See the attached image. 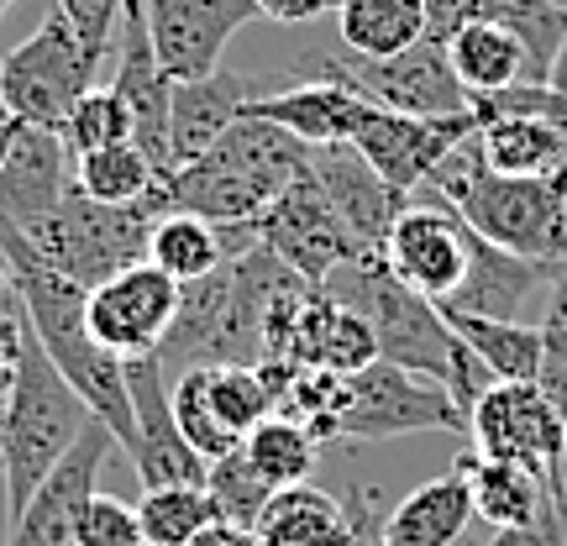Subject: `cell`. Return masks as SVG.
<instances>
[{
    "instance_id": "obj_31",
    "label": "cell",
    "mask_w": 567,
    "mask_h": 546,
    "mask_svg": "<svg viewBox=\"0 0 567 546\" xmlns=\"http://www.w3.org/2000/svg\"><path fill=\"white\" fill-rule=\"evenodd\" d=\"M226 258H231V247H226L221 226L200 222V216H184V210H168V216L153 222L147 264H158L168 279L195 284V279H205V274H216Z\"/></svg>"
},
{
    "instance_id": "obj_43",
    "label": "cell",
    "mask_w": 567,
    "mask_h": 546,
    "mask_svg": "<svg viewBox=\"0 0 567 546\" xmlns=\"http://www.w3.org/2000/svg\"><path fill=\"white\" fill-rule=\"evenodd\" d=\"M17 347H21V300L6 289V300H0V405H6L11 379H17Z\"/></svg>"
},
{
    "instance_id": "obj_3",
    "label": "cell",
    "mask_w": 567,
    "mask_h": 546,
    "mask_svg": "<svg viewBox=\"0 0 567 546\" xmlns=\"http://www.w3.org/2000/svg\"><path fill=\"white\" fill-rule=\"evenodd\" d=\"M305 168H310V147L300 137H289L274 122L243 116L226 126V137L210 153L174 168L158 184V205L163 216L184 210L210 226H252Z\"/></svg>"
},
{
    "instance_id": "obj_26",
    "label": "cell",
    "mask_w": 567,
    "mask_h": 546,
    "mask_svg": "<svg viewBox=\"0 0 567 546\" xmlns=\"http://www.w3.org/2000/svg\"><path fill=\"white\" fill-rule=\"evenodd\" d=\"M467 484H473V515L499 530L536 526L547 521L557 494L547 478H536L515 463H488V457H467Z\"/></svg>"
},
{
    "instance_id": "obj_22",
    "label": "cell",
    "mask_w": 567,
    "mask_h": 546,
    "mask_svg": "<svg viewBox=\"0 0 567 546\" xmlns=\"http://www.w3.org/2000/svg\"><path fill=\"white\" fill-rule=\"evenodd\" d=\"M373 105L363 95H352L347 84L337 80H300V84H279L258 101L247 105L243 116H258V122L284 126L289 137H300L305 147H331V142H352L358 126Z\"/></svg>"
},
{
    "instance_id": "obj_45",
    "label": "cell",
    "mask_w": 567,
    "mask_h": 546,
    "mask_svg": "<svg viewBox=\"0 0 567 546\" xmlns=\"http://www.w3.org/2000/svg\"><path fill=\"white\" fill-rule=\"evenodd\" d=\"M189 546H264L258 526H237V521H216V526H205L200 536Z\"/></svg>"
},
{
    "instance_id": "obj_25",
    "label": "cell",
    "mask_w": 567,
    "mask_h": 546,
    "mask_svg": "<svg viewBox=\"0 0 567 546\" xmlns=\"http://www.w3.org/2000/svg\"><path fill=\"white\" fill-rule=\"evenodd\" d=\"M467 521H473V484H467V457L446 467L442 478H425L410 488L400 505L384 515V546H457Z\"/></svg>"
},
{
    "instance_id": "obj_2",
    "label": "cell",
    "mask_w": 567,
    "mask_h": 546,
    "mask_svg": "<svg viewBox=\"0 0 567 546\" xmlns=\"http://www.w3.org/2000/svg\"><path fill=\"white\" fill-rule=\"evenodd\" d=\"M321 289L337 305L363 316L384 363L410 368V373H421V379H436L463 410H473L488 394L494 373L467 352V342L452 331V321H446L436 305L425 300V295H415L410 284L394 279V268L384 264V253H368V258L342 264Z\"/></svg>"
},
{
    "instance_id": "obj_39",
    "label": "cell",
    "mask_w": 567,
    "mask_h": 546,
    "mask_svg": "<svg viewBox=\"0 0 567 546\" xmlns=\"http://www.w3.org/2000/svg\"><path fill=\"white\" fill-rule=\"evenodd\" d=\"M74 546H147L137 521V505H126L116 494H90V505L80 515V530H74Z\"/></svg>"
},
{
    "instance_id": "obj_51",
    "label": "cell",
    "mask_w": 567,
    "mask_h": 546,
    "mask_svg": "<svg viewBox=\"0 0 567 546\" xmlns=\"http://www.w3.org/2000/svg\"><path fill=\"white\" fill-rule=\"evenodd\" d=\"M6 289H11V279H6V264H0V300H6Z\"/></svg>"
},
{
    "instance_id": "obj_41",
    "label": "cell",
    "mask_w": 567,
    "mask_h": 546,
    "mask_svg": "<svg viewBox=\"0 0 567 546\" xmlns=\"http://www.w3.org/2000/svg\"><path fill=\"white\" fill-rule=\"evenodd\" d=\"M542 342H547V358H542L536 384L547 389V400L567 415V295H551L547 316H542Z\"/></svg>"
},
{
    "instance_id": "obj_50",
    "label": "cell",
    "mask_w": 567,
    "mask_h": 546,
    "mask_svg": "<svg viewBox=\"0 0 567 546\" xmlns=\"http://www.w3.org/2000/svg\"><path fill=\"white\" fill-rule=\"evenodd\" d=\"M551 289H557V295H567V258L551 268Z\"/></svg>"
},
{
    "instance_id": "obj_1",
    "label": "cell",
    "mask_w": 567,
    "mask_h": 546,
    "mask_svg": "<svg viewBox=\"0 0 567 546\" xmlns=\"http://www.w3.org/2000/svg\"><path fill=\"white\" fill-rule=\"evenodd\" d=\"M0 264L11 279V295L21 300V316L32 326V337L42 342V352L53 358L69 384L80 389V400L90 405L95 421L111 425V436L122 452H132L137 442V421H132V394H126V363L111 358L84 321V295L74 279H63L53 264H42L38 247L21 237L11 222H0Z\"/></svg>"
},
{
    "instance_id": "obj_12",
    "label": "cell",
    "mask_w": 567,
    "mask_h": 546,
    "mask_svg": "<svg viewBox=\"0 0 567 546\" xmlns=\"http://www.w3.org/2000/svg\"><path fill=\"white\" fill-rule=\"evenodd\" d=\"M179 295L184 284L168 279L158 264H137L116 274V279L95 284L84 295V321H90V337L111 352V358H153L168 337V326L179 316Z\"/></svg>"
},
{
    "instance_id": "obj_8",
    "label": "cell",
    "mask_w": 567,
    "mask_h": 546,
    "mask_svg": "<svg viewBox=\"0 0 567 546\" xmlns=\"http://www.w3.org/2000/svg\"><path fill=\"white\" fill-rule=\"evenodd\" d=\"M316 80H337L352 95H363L379 111L394 116H463L473 111V95L463 90L457 69L446 59V42H415L394 59H358V53H326L316 59Z\"/></svg>"
},
{
    "instance_id": "obj_5",
    "label": "cell",
    "mask_w": 567,
    "mask_h": 546,
    "mask_svg": "<svg viewBox=\"0 0 567 546\" xmlns=\"http://www.w3.org/2000/svg\"><path fill=\"white\" fill-rule=\"evenodd\" d=\"M95 421L80 389L63 379L53 358L42 352L32 326L21 316V347H17V379L0 405V488H6V526L17 521L38 484L74 452L84 425Z\"/></svg>"
},
{
    "instance_id": "obj_32",
    "label": "cell",
    "mask_w": 567,
    "mask_h": 546,
    "mask_svg": "<svg viewBox=\"0 0 567 546\" xmlns=\"http://www.w3.org/2000/svg\"><path fill=\"white\" fill-rule=\"evenodd\" d=\"M74 184L101 205H142L158 195L163 174L137 142H116V147H101V153H80L74 158Z\"/></svg>"
},
{
    "instance_id": "obj_24",
    "label": "cell",
    "mask_w": 567,
    "mask_h": 546,
    "mask_svg": "<svg viewBox=\"0 0 567 546\" xmlns=\"http://www.w3.org/2000/svg\"><path fill=\"white\" fill-rule=\"evenodd\" d=\"M551 284L547 264H530L520 253L484 243L473 231V264H467L463 289L442 305V316H488V321H520V310L536 300V289Z\"/></svg>"
},
{
    "instance_id": "obj_49",
    "label": "cell",
    "mask_w": 567,
    "mask_h": 546,
    "mask_svg": "<svg viewBox=\"0 0 567 546\" xmlns=\"http://www.w3.org/2000/svg\"><path fill=\"white\" fill-rule=\"evenodd\" d=\"M11 137H17V122H0V163H6V147H11Z\"/></svg>"
},
{
    "instance_id": "obj_30",
    "label": "cell",
    "mask_w": 567,
    "mask_h": 546,
    "mask_svg": "<svg viewBox=\"0 0 567 546\" xmlns=\"http://www.w3.org/2000/svg\"><path fill=\"white\" fill-rule=\"evenodd\" d=\"M446 59H452V69H457V80H463L467 95H494V90H505V84L526 80V48H520L515 32L499 27V21H473V27H463L457 38L446 42Z\"/></svg>"
},
{
    "instance_id": "obj_21",
    "label": "cell",
    "mask_w": 567,
    "mask_h": 546,
    "mask_svg": "<svg viewBox=\"0 0 567 546\" xmlns=\"http://www.w3.org/2000/svg\"><path fill=\"white\" fill-rule=\"evenodd\" d=\"M258 95H268L252 74H205V80H179L168 90V163L184 168L200 153H210L226 137V126L243 122V111Z\"/></svg>"
},
{
    "instance_id": "obj_14",
    "label": "cell",
    "mask_w": 567,
    "mask_h": 546,
    "mask_svg": "<svg viewBox=\"0 0 567 546\" xmlns=\"http://www.w3.org/2000/svg\"><path fill=\"white\" fill-rule=\"evenodd\" d=\"M142 17H147L163 74L179 84L216 74L226 42L264 11L258 0H142Z\"/></svg>"
},
{
    "instance_id": "obj_16",
    "label": "cell",
    "mask_w": 567,
    "mask_h": 546,
    "mask_svg": "<svg viewBox=\"0 0 567 546\" xmlns=\"http://www.w3.org/2000/svg\"><path fill=\"white\" fill-rule=\"evenodd\" d=\"M478 122H473V111L463 116H394V111H368L363 126H358V137L352 147L368 158V168L389 184V189H400V195H415L425 179H431V168L457 147L463 137H473Z\"/></svg>"
},
{
    "instance_id": "obj_36",
    "label": "cell",
    "mask_w": 567,
    "mask_h": 546,
    "mask_svg": "<svg viewBox=\"0 0 567 546\" xmlns=\"http://www.w3.org/2000/svg\"><path fill=\"white\" fill-rule=\"evenodd\" d=\"M168 405H174V421H179L184 442L200 452L205 463H216L226 452H237V436L216 421V410H210V384H205V368H184L179 379H168Z\"/></svg>"
},
{
    "instance_id": "obj_52",
    "label": "cell",
    "mask_w": 567,
    "mask_h": 546,
    "mask_svg": "<svg viewBox=\"0 0 567 546\" xmlns=\"http://www.w3.org/2000/svg\"><path fill=\"white\" fill-rule=\"evenodd\" d=\"M6 11H11V0H0V17H6Z\"/></svg>"
},
{
    "instance_id": "obj_13",
    "label": "cell",
    "mask_w": 567,
    "mask_h": 546,
    "mask_svg": "<svg viewBox=\"0 0 567 546\" xmlns=\"http://www.w3.org/2000/svg\"><path fill=\"white\" fill-rule=\"evenodd\" d=\"M467 436L488 463H515L547 484L557 478L563 410L551 405L542 384H488L484 400L467 410Z\"/></svg>"
},
{
    "instance_id": "obj_10",
    "label": "cell",
    "mask_w": 567,
    "mask_h": 546,
    "mask_svg": "<svg viewBox=\"0 0 567 546\" xmlns=\"http://www.w3.org/2000/svg\"><path fill=\"white\" fill-rule=\"evenodd\" d=\"M384 264L394 268V279L410 284L415 295L442 310L467 279L473 264V226L431 189H415L405 210L394 216L384 243Z\"/></svg>"
},
{
    "instance_id": "obj_46",
    "label": "cell",
    "mask_w": 567,
    "mask_h": 546,
    "mask_svg": "<svg viewBox=\"0 0 567 546\" xmlns=\"http://www.w3.org/2000/svg\"><path fill=\"white\" fill-rule=\"evenodd\" d=\"M494 546H563V530L557 521H536V526H515V530H499V542Z\"/></svg>"
},
{
    "instance_id": "obj_47",
    "label": "cell",
    "mask_w": 567,
    "mask_h": 546,
    "mask_svg": "<svg viewBox=\"0 0 567 546\" xmlns=\"http://www.w3.org/2000/svg\"><path fill=\"white\" fill-rule=\"evenodd\" d=\"M547 84L557 90V95H567V38H563V48H557V59H551V74H547Z\"/></svg>"
},
{
    "instance_id": "obj_35",
    "label": "cell",
    "mask_w": 567,
    "mask_h": 546,
    "mask_svg": "<svg viewBox=\"0 0 567 546\" xmlns=\"http://www.w3.org/2000/svg\"><path fill=\"white\" fill-rule=\"evenodd\" d=\"M205 384H210V410L216 421L243 442L252 425H264L268 415H279L274 389L264 384L258 363H205Z\"/></svg>"
},
{
    "instance_id": "obj_55",
    "label": "cell",
    "mask_w": 567,
    "mask_h": 546,
    "mask_svg": "<svg viewBox=\"0 0 567 546\" xmlns=\"http://www.w3.org/2000/svg\"><path fill=\"white\" fill-rule=\"evenodd\" d=\"M563 6H567V0H563Z\"/></svg>"
},
{
    "instance_id": "obj_40",
    "label": "cell",
    "mask_w": 567,
    "mask_h": 546,
    "mask_svg": "<svg viewBox=\"0 0 567 546\" xmlns=\"http://www.w3.org/2000/svg\"><path fill=\"white\" fill-rule=\"evenodd\" d=\"M126 0H59L63 21L74 27V38L84 42L90 59H111L116 53V17H122Z\"/></svg>"
},
{
    "instance_id": "obj_54",
    "label": "cell",
    "mask_w": 567,
    "mask_h": 546,
    "mask_svg": "<svg viewBox=\"0 0 567 546\" xmlns=\"http://www.w3.org/2000/svg\"><path fill=\"white\" fill-rule=\"evenodd\" d=\"M373 546H384V536H379V542H373Z\"/></svg>"
},
{
    "instance_id": "obj_33",
    "label": "cell",
    "mask_w": 567,
    "mask_h": 546,
    "mask_svg": "<svg viewBox=\"0 0 567 546\" xmlns=\"http://www.w3.org/2000/svg\"><path fill=\"white\" fill-rule=\"evenodd\" d=\"M137 521L147 546H189L205 526L221 521V505L210 499L205 484H174V488H142Z\"/></svg>"
},
{
    "instance_id": "obj_48",
    "label": "cell",
    "mask_w": 567,
    "mask_h": 546,
    "mask_svg": "<svg viewBox=\"0 0 567 546\" xmlns=\"http://www.w3.org/2000/svg\"><path fill=\"white\" fill-rule=\"evenodd\" d=\"M551 494L567 505V415H563V457H557V478H551Z\"/></svg>"
},
{
    "instance_id": "obj_44",
    "label": "cell",
    "mask_w": 567,
    "mask_h": 546,
    "mask_svg": "<svg viewBox=\"0 0 567 546\" xmlns=\"http://www.w3.org/2000/svg\"><path fill=\"white\" fill-rule=\"evenodd\" d=\"M342 0H258V11L268 21H284V27H295V21H316L326 11H337Z\"/></svg>"
},
{
    "instance_id": "obj_7",
    "label": "cell",
    "mask_w": 567,
    "mask_h": 546,
    "mask_svg": "<svg viewBox=\"0 0 567 546\" xmlns=\"http://www.w3.org/2000/svg\"><path fill=\"white\" fill-rule=\"evenodd\" d=\"M95 74H101V59L84 53L74 27L53 6V17H42L38 32L0 59V101H6V116L21 126L63 132L69 111L95 90Z\"/></svg>"
},
{
    "instance_id": "obj_23",
    "label": "cell",
    "mask_w": 567,
    "mask_h": 546,
    "mask_svg": "<svg viewBox=\"0 0 567 546\" xmlns=\"http://www.w3.org/2000/svg\"><path fill=\"white\" fill-rule=\"evenodd\" d=\"M284 358L295 368H326V373H358L379 358V342L358 310L337 305L326 289H310L295 316V331L284 342Z\"/></svg>"
},
{
    "instance_id": "obj_18",
    "label": "cell",
    "mask_w": 567,
    "mask_h": 546,
    "mask_svg": "<svg viewBox=\"0 0 567 546\" xmlns=\"http://www.w3.org/2000/svg\"><path fill=\"white\" fill-rule=\"evenodd\" d=\"M111 90L122 95L126 116H132V142L168 179L174 174V163H168V90H174V80L163 74L158 53H153V32H147V17H142V0L122 6V42H116Z\"/></svg>"
},
{
    "instance_id": "obj_6",
    "label": "cell",
    "mask_w": 567,
    "mask_h": 546,
    "mask_svg": "<svg viewBox=\"0 0 567 546\" xmlns=\"http://www.w3.org/2000/svg\"><path fill=\"white\" fill-rule=\"evenodd\" d=\"M158 216V195L142 205H101L74 184L59 200V210L21 237L38 247V258L59 268L63 279H74L80 289H95V284L116 279L126 268L147 264V237H153Z\"/></svg>"
},
{
    "instance_id": "obj_34",
    "label": "cell",
    "mask_w": 567,
    "mask_h": 546,
    "mask_svg": "<svg viewBox=\"0 0 567 546\" xmlns=\"http://www.w3.org/2000/svg\"><path fill=\"white\" fill-rule=\"evenodd\" d=\"M316 446L321 442H316L300 421H289V415H268L264 425H252V431L243 436L247 463L258 467V478H264L274 494L310 478V467H316Z\"/></svg>"
},
{
    "instance_id": "obj_53",
    "label": "cell",
    "mask_w": 567,
    "mask_h": 546,
    "mask_svg": "<svg viewBox=\"0 0 567 546\" xmlns=\"http://www.w3.org/2000/svg\"><path fill=\"white\" fill-rule=\"evenodd\" d=\"M0 122H11V116H6V101H0Z\"/></svg>"
},
{
    "instance_id": "obj_15",
    "label": "cell",
    "mask_w": 567,
    "mask_h": 546,
    "mask_svg": "<svg viewBox=\"0 0 567 546\" xmlns=\"http://www.w3.org/2000/svg\"><path fill=\"white\" fill-rule=\"evenodd\" d=\"M111 452H116L111 425L105 421L84 425V436L74 442V452L42 478L38 494L27 499V509L6 526V546H74L80 515H84V505H90L95 484H101V467Z\"/></svg>"
},
{
    "instance_id": "obj_4",
    "label": "cell",
    "mask_w": 567,
    "mask_h": 546,
    "mask_svg": "<svg viewBox=\"0 0 567 546\" xmlns=\"http://www.w3.org/2000/svg\"><path fill=\"white\" fill-rule=\"evenodd\" d=\"M421 189L442 195L484 243L505 253H520L547 268L567 258V174H551V179L499 174L478 153V132L457 142Z\"/></svg>"
},
{
    "instance_id": "obj_19",
    "label": "cell",
    "mask_w": 567,
    "mask_h": 546,
    "mask_svg": "<svg viewBox=\"0 0 567 546\" xmlns=\"http://www.w3.org/2000/svg\"><path fill=\"white\" fill-rule=\"evenodd\" d=\"M69 189H74V153H69L63 132L17 122V137L6 147V163H0V222H11L17 231H32L59 210Z\"/></svg>"
},
{
    "instance_id": "obj_17",
    "label": "cell",
    "mask_w": 567,
    "mask_h": 546,
    "mask_svg": "<svg viewBox=\"0 0 567 546\" xmlns=\"http://www.w3.org/2000/svg\"><path fill=\"white\" fill-rule=\"evenodd\" d=\"M126 394H132V421H137V442H132L126 457L137 463L142 488L205 484L210 463L184 442L174 405H168V379H163L158 358H132L126 363Z\"/></svg>"
},
{
    "instance_id": "obj_9",
    "label": "cell",
    "mask_w": 567,
    "mask_h": 546,
    "mask_svg": "<svg viewBox=\"0 0 567 546\" xmlns=\"http://www.w3.org/2000/svg\"><path fill=\"white\" fill-rule=\"evenodd\" d=\"M410 431H463L467 436V410L436 379H421V373L394 368L384 358L347 373L337 436H347V442H389V436H410Z\"/></svg>"
},
{
    "instance_id": "obj_29",
    "label": "cell",
    "mask_w": 567,
    "mask_h": 546,
    "mask_svg": "<svg viewBox=\"0 0 567 546\" xmlns=\"http://www.w3.org/2000/svg\"><path fill=\"white\" fill-rule=\"evenodd\" d=\"M452 331L467 342V352L494 373V384H536L542 379V326L526 321H488V316H446Z\"/></svg>"
},
{
    "instance_id": "obj_20",
    "label": "cell",
    "mask_w": 567,
    "mask_h": 546,
    "mask_svg": "<svg viewBox=\"0 0 567 546\" xmlns=\"http://www.w3.org/2000/svg\"><path fill=\"white\" fill-rule=\"evenodd\" d=\"M310 179L321 184V195L331 200V210L347 222V231L358 237L363 253H384L389 226L405 210L410 195L389 189L368 158L352 142H331V147H310Z\"/></svg>"
},
{
    "instance_id": "obj_37",
    "label": "cell",
    "mask_w": 567,
    "mask_h": 546,
    "mask_svg": "<svg viewBox=\"0 0 567 546\" xmlns=\"http://www.w3.org/2000/svg\"><path fill=\"white\" fill-rule=\"evenodd\" d=\"M63 142H69V153H74V158H80V153L116 147V142H132V116H126L122 95H116L111 84H95V90L69 111V122H63Z\"/></svg>"
},
{
    "instance_id": "obj_42",
    "label": "cell",
    "mask_w": 567,
    "mask_h": 546,
    "mask_svg": "<svg viewBox=\"0 0 567 546\" xmlns=\"http://www.w3.org/2000/svg\"><path fill=\"white\" fill-rule=\"evenodd\" d=\"M421 6L431 42H452L473 21H499V0H421Z\"/></svg>"
},
{
    "instance_id": "obj_38",
    "label": "cell",
    "mask_w": 567,
    "mask_h": 546,
    "mask_svg": "<svg viewBox=\"0 0 567 546\" xmlns=\"http://www.w3.org/2000/svg\"><path fill=\"white\" fill-rule=\"evenodd\" d=\"M205 488H210V499L221 505V521H237V526H258V515H264L268 499H274V488L258 478V467L247 463L243 446L210 463Z\"/></svg>"
},
{
    "instance_id": "obj_27",
    "label": "cell",
    "mask_w": 567,
    "mask_h": 546,
    "mask_svg": "<svg viewBox=\"0 0 567 546\" xmlns=\"http://www.w3.org/2000/svg\"><path fill=\"white\" fill-rule=\"evenodd\" d=\"M258 536H264V546H347L352 521L331 494L295 484L268 499V509L258 515Z\"/></svg>"
},
{
    "instance_id": "obj_11",
    "label": "cell",
    "mask_w": 567,
    "mask_h": 546,
    "mask_svg": "<svg viewBox=\"0 0 567 546\" xmlns=\"http://www.w3.org/2000/svg\"><path fill=\"white\" fill-rule=\"evenodd\" d=\"M252 237H258V247H268L279 264L295 268L305 284H316V289L342 264L368 258L363 247H358V237L347 231V222L321 195V184L310 179V168L252 222Z\"/></svg>"
},
{
    "instance_id": "obj_28",
    "label": "cell",
    "mask_w": 567,
    "mask_h": 546,
    "mask_svg": "<svg viewBox=\"0 0 567 546\" xmlns=\"http://www.w3.org/2000/svg\"><path fill=\"white\" fill-rule=\"evenodd\" d=\"M337 38L358 59H394L425 42V6L421 0H342Z\"/></svg>"
}]
</instances>
